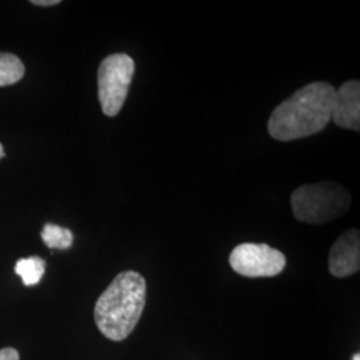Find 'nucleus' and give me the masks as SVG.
I'll use <instances>...</instances> for the list:
<instances>
[{
  "label": "nucleus",
  "instance_id": "obj_1",
  "mask_svg": "<svg viewBox=\"0 0 360 360\" xmlns=\"http://www.w3.org/2000/svg\"><path fill=\"white\" fill-rule=\"evenodd\" d=\"M336 90L326 82H314L279 104L269 119V134L279 142H291L319 134L331 122Z\"/></svg>",
  "mask_w": 360,
  "mask_h": 360
},
{
  "label": "nucleus",
  "instance_id": "obj_2",
  "mask_svg": "<svg viewBox=\"0 0 360 360\" xmlns=\"http://www.w3.org/2000/svg\"><path fill=\"white\" fill-rule=\"evenodd\" d=\"M147 284L136 271H124L99 296L94 318L99 331L110 340L120 342L129 336L142 316Z\"/></svg>",
  "mask_w": 360,
  "mask_h": 360
},
{
  "label": "nucleus",
  "instance_id": "obj_3",
  "mask_svg": "<svg viewBox=\"0 0 360 360\" xmlns=\"http://www.w3.org/2000/svg\"><path fill=\"white\" fill-rule=\"evenodd\" d=\"M351 202L347 188L331 180L303 184L291 195L294 217L307 224H324L343 217Z\"/></svg>",
  "mask_w": 360,
  "mask_h": 360
},
{
  "label": "nucleus",
  "instance_id": "obj_4",
  "mask_svg": "<svg viewBox=\"0 0 360 360\" xmlns=\"http://www.w3.org/2000/svg\"><path fill=\"white\" fill-rule=\"evenodd\" d=\"M135 72L134 59L127 53H114L103 59L98 70V98L105 116H116L127 99Z\"/></svg>",
  "mask_w": 360,
  "mask_h": 360
},
{
  "label": "nucleus",
  "instance_id": "obj_5",
  "mask_svg": "<svg viewBox=\"0 0 360 360\" xmlns=\"http://www.w3.org/2000/svg\"><path fill=\"white\" fill-rule=\"evenodd\" d=\"M285 257L276 248L264 243H242L232 250V270L245 278H271L285 267Z\"/></svg>",
  "mask_w": 360,
  "mask_h": 360
},
{
  "label": "nucleus",
  "instance_id": "obj_6",
  "mask_svg": "<svg viewBox=\"0 0 360 360\" xmlns=\"http://www.w3.org/2000/svg\"><path fill=\"white\" fill-rule=\"evenodd\" d=\"M328 269L335 278H348L360 270V231L351 229L335 242L328 257Z\"/></svg>",
  "mask_w": 360,
  "mask_h": 360
},
{
  "label": "nucleus",
  "instance_id": "obj_7",
  "mask_svg": "<svg viewBox=\"0 0 360 360\" xmlns=\"http://www.w3.org/2000/svg\"><path fill=\"white\" fill-rule=\"evenodd\" d=\"M331 120L340 129L360 131V82L348 80L335 94Z\"/></svg>",
  "mask_w": 360,
  "mask_h": 360
},
{
  "label": "nucleus",
  "instance_id": "obj_8",
  "mask_svg": "<svg viewBox=\"0 0 360 360\" xmlns=\"http://www.w3.org/2000/svg\"><path fill=\"white\" fill-rule=\"evenodd\" d=\"M46 270V262L39 257L19 259L15 264V272L19 275L27 287L37 285L41 281Z\"/></svg>",
  "mask_w": 360,
  "mask_h": 360
},
{
  "label": "nucleus",
  "instance_id": "obj_9",
  "mask_svg": "<svg viewBox=\"0 0 360 360\" xmlns=\"http://www.w3.org/2000/svg\"><path fill=\"white\" fill-rule=\"evenodd\" d=\"M25 77V65L8 52H0V87L11 86Z\"/></svg>",
  "mask_w": 360,
  "mask_h": 360
},
{
  "label": "nucleus",
  "instance_id": "obj_10",
  "mask_svg": "<svg viewBox=\"0 0 360 360\" xmlns=\"http://www.w3.org/2000/svg\"><path fill=\"white\" fill-rule=\"evenodd\" d=\"M41 239L44 245L51 250H67L74 243V233L71 230L58 224L47 223L41 230Z\"/></svg>",
  "mask_w": 360,
  "mask_h": 360
},
{
  "label": "nucleus",
  "instance_id": "obj_11",
  "mask_svg": "<svg viewBox=\"0 0 360 360\" xmlns=\"http://www.w3.org/2000/svg\"><path fill=\"white\" fill-rule=\"evenodd\" d=\"M0 360H19V352L15 348H3L0 349Z\"/></svg>",
  "mask_w": 360,
  "mask_h": 360
},
{
  "label": "nucleus",
  "instance_id": "obj_12",
  "mask_svg": "<svg viewBox=\"0 0 360 360\" xmlns=\"http://www.w3.org/2000/svg\"><path fill=\"white\" fill-rule=\"evenodd\" d=\"M31 3L35 4V6L49 7V6H56V4H59L60 1H59V0H34V1H31Z\"/></svg>",
  "mask_w": 360,
  "mask_h": 360
},
{
  "label": "nucleus",
  "instance_id": "obj_13",
  "mask_svg": "<svg viewBox=\"0 0 360 360\" xmlns=\"http://www.w3.org/2000/svg\"><path fill=\"white\" fill-rule=\"evenodd\" d=\"M6 156V154H4V150H3V146H1V143H0V159L1 158H4Z\"/></svg>",
  "mask_w": 360,
  "mask_h": 360
},
{
  "label": "nucleus",
  "instance_id": "obj_14",
  "mask_svg": "<svg viewBox=\"0 0 360 360\" xmlns=\"http://www.w3.org/2000/svg\"><path fill=\"white\" fill-rule=\"evenodd\" d=\"M352 360H360L359 352H356V354H355V355H354V358H352Z\"/></svg>",
  "mask_w": 360,
  "mask_h": 360
}]
</instances>
